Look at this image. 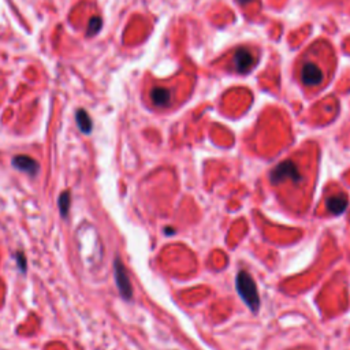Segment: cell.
<instances>
[{
  "instance_id": "obj_1",
  "label": "cell",
  "mask_w": 350,
  "mask_h": 350,
  "mask_svg": "<svg viewBox=\"0 0 350 350\" xmlns=\"http://www.w3.org/2000/svg\"><path fill=\"white\" fill-rule=\"evenodd\" d=\"M235 287L242 301L248 305L252 312H256L260 306V297H258L256 283L246 271H239L235 279Z\"/></svg>"
},
{
  "instance_id": "obj_2",
  "label": "cell",
  "mask_w": 350,
  "mask_h": 350,
  "mask_svg": "<svg viewBox=\"0 0 350 350\" xmlns=\"http://www.w3.org/2000/svg\"><path fill=\"white\" fill-rule=\"evenodd\" d=\"M300 81L305 88H319L324 82L326 73L315 60H304L300 66Z\"/></svg>"
},
{
  "instance_id": "obj_3",
  "label": "cell",
  "mask_w": 350,
  "mask_h": 350,
  "mask_svg": "<svg viewBox=\"0 0 350 350\" xmlns=\"http://www.w3.org/2000/svg\"><path fill=\"white\" fill-rule=\"evenodd\" d=\"M287 180L294 181V182L301 181V174H300L297 165L292 160H286L281 163L270 174V181H271V184H274V185L281 184V182Z\"/></svg>"
},
{
  "instance_id": "obj_4",
  "label": "cell",
  "mask_w": 350,
  "mask_h": 350,
  "mask_svg": "<svg viewBox=\"0 0 350 350\" xmlns=\"http://www.w3.org/2000/svg\"><path fill=\"white\" fill-rule=\"evenodd\" d=\"M256 63V58L248 48H238L235 49L233 55V70L239 74H245L250 71L253 68V64Z\"/></svg>"
},
{
  "instance_id": "obj_5",
  "label": "cell",
  "mask_w": 350,
  "mask_h": 350,
  "mask_svg": "<svg viewBox=\"0 0 350 350\" xmlns=\"http://www.w3.org/2000/svg\"><path fill=\"white\" fill-rule=\"evenodd\" d=\"M115 282H117V286L119 289V293L121 296L125 298V300H130L131 296H133V290H131V283L129 281V275H127L126 270L123 267V264L119 258L115 260Z\"/></svg>"
},
{
  "instance_id": "obj_6",
  "label": "cell",
  "mask_w": 350,
  "mask_h": 350,
  "mask_svg": "<svg viewBox=\"0 0 350 350\" xmlns=\"http://www.w3.org/2000/svg\"><path fill=\"white\" fill-rule=\"evenodd\" d=\"M149 98L155 107L167 108L172 103V91L165 86H155L149 93Z\"/></svg>"
},
{
  "instance_id": "obj_7",
  "label": "cell",
  "mask_w": 350,
  "mask_h": 350,
  "mask_svg": "<svg viewBox=\"0 0 350 350\" xmlns=\"http://www.w3.org/2000/svg\"><path fill=\"white\" fill-rule=\"evenodd\" d=\"M13 165L17 170L24 171L29 175H36L40 170L39 161L28 155H18L13 159Z\"/></svg>"
},
{
  "instance_id": "obj_8",
  "label": "cell",
  "mask_w": 350,
  "mask_h": 350,
  "mask_svg": "<svg viewBox=\"0 0 350 350\" xmlns=\"http://www.w3.org/2000/svg\"><path fill=\"white\" fill-rule=\"evenodd\" d=\"M326 207L332 215H340L347 208V197L343 193H336L326 200Z\"/></svg>"
},
{
  "instance_id": "obj_9",
  "label": "cell",
  "mask_w": 350,
  "mask_h": 350,
  "mask_svg": "<svg viewBox=\"0 0 350 350\" xmlns=\"http://www.w3.org/2000/svg\"><path fill=\"white\" fill-rule=\"evenodd\" d=\"M75 121H77L78 129L82 131V133L89 134V133L92 131L93 122L92 119H91V117H89V114H88L85 110L81 108V110H78V111L75 112Z\"/></svg>"
},
{
  "instance_id": "obj_10",
  "label": "cell",
  "mask_w": 350,
  "mask_h": 350,
  "mask_svg": "<svg viewBox=\"0 0 350 350\" xmlns=\"http://www.w3.org/2000/svg\"><path fill=\"white\" fill-rule=\"evenodd\" d=\"M70 203H71L70 193H68V192H63L62 196L59 197V209H60V214H62V216H67L68 208H70Z\"/></svg>"
},
{
  "instance_id": "obj_11",
  "label": "cell",
  "mask_w": 350,
  "mask_h": 350,
  "mask_svg": "<svg viewBox=\"0 0 350 350\" xmlns=\"http://www.w3.org/2000/svg\"><path fill=\"white\" fill-rule=\"evenodd\" d=\"M102 26H103L102 18H99V17H92L91 21H89V25H88L86 34L88 36H95L96 33H99V30L102 29Z\"/></svg>"
},
{
  "instance_id": "obj_12",
  "label": "cell",
  "mask_w": 350,
  "mask_h": 350,
  "mask_svg": "<svg viewBox=\"0 0 350 350\" xmlns=\"http://www.w3.org/2000/svg\"><path fill=\"white\" fill-rule=\"evenodd\" d=\"M18 261H20V268L21 270H24L25 271V268H26V262H25V256L22 254V253H18Z\"/></svg>"
}]
</instances>
